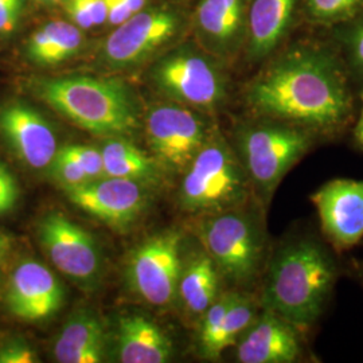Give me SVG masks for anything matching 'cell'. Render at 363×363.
<instances>
[{
    "mask_svg": "<svg viewBox=\"0 0 363 363\" xmlns=\"http://www.w3.org/2000/svg\"><path fill=\"white\" fill-rule=\"evenodd\" d=\"M312 31L298 33L261 65L245 101L253 116L284 121L322 140L350 127L358 94L333 43Z\"/></svg>",
    "mask_w": 363,
    "mask_h": 363,
    "instance_id": "cell-1",
    "label": "cell"
},
{
    "mask_svg": "<svg viewBox=\"0 0 363 363\" xmlns=\"http://www.w3.org/2000/svg\"><path fill=\"white\" fill-rule=\"evenodd\" d=\"M267 272L262 308L298 328H307L322 316L337 277L333 255L312 237L286 241L269 259Z\"/></svg>",
    "mask_w": 363,
    "mask_h": 363,
    "instance_id": "cell-2",
    "label": "cell"
},
{
    "mask_svg": "<svg viewBox=\"0 0 363 363\" xmlns=\"http://www.w3.org/2000/svg\"><path fill=\"white\" fill-rule=\"evenodd\" d=\"M40 99L78 127L101 136H124L139 128L130 91L116 79L67 76L45 79Z\"/></svg>",
    "mask_w": 363,
    "mask_h": 363,
    "instance_id": "cell-3",
    "label": "cell"
},
{
    "mask_svg": "<svg viewBox=\"0 0 363 363\" xmlns=\"http://www.w3.org/2000/svg\"><path fill=\"white\" fill-rule=\"evenodd\" d=\"M320 139L310 130L268 117L253 116L235 130V154L264 206L286 174Z\"/></svg>",
    "mask_w": 363,
    "mask_h": 363,
    "instance_id": "cell-4",
    "label": "cell"
},
{
    "mask_svg": "<svg viewBox=\"0 0 363 363\" xmlns=\"http://www.w3.org/2000/svg\"><path fill=\"white\" fill-rule=\"evenodd\" d=\"M250 187L245 169L232 145L213 130L184 171L182 206L206 214L241 208L247 202Z\"/></svg>",
    "mask_w": 363,
    "mask_h": 363,
    "instance_id": "cell-5",
    "label": "cell"
},
{
    "mask_svg": "<svg viewBox=\"0 0 363 363\" xmlns=\"http://www.w3.org/2000/svg\"><path fill=\"white\" fill-rule=\"evenodd\" d=\"M201 238L220 274L234 286H247L257 279L267 240L256 216L240 208L210 214L201 225Z\"/></svg>",
    "mask_w": 363,
    "mask_h": 363,
    "instance_id": "cell-6",
    "label": "cell"
},
{
    "mask_svg": "<svg viewBox=\"0 0 363 363\" xmlns=\"http://www.w3.org/2000/svg\"><path fill=\"white\" fill-rule=\"evenodd\" d=\"M157 85L182 104L213 112L226 103L228 78L218 58L196 49L174 52L156 67Z\"/></svg>",
    "mask_w": 363,
    "mask_h": 363,
    "instance_id": "cell-7",
    "label": "cell"
},
{
    "mask_svg": "<svg viewBox=\"0 0 363 363\" xmlns=\"http://www.w3.org/2000/svg\"><path fill=\"white\" fill-rule=\"evenodd\" d=\"M38 237L45 253L60 272L85 288L97 284L101 255L89 232L65 214L52 211L39 222Z\"/></svg>",
    "mask_w": 363,
    "mask_h": 363,
    "instance_id": "cell-8",
    "label": "cell"
},
{
    "mask_svg": "<svg viewBox=\"0 0 363 363\" xmlns=\"http://www.w3.org/2000/svg\"><path fill=\"white\" fill-rule=\"evenodd\" d=\"M181 244L178 232H164L147 240L132 253L128 281L147 303L163 307L177 296L183 271Z\"/></svg>",
    "mask_w": 363,
    "mask_h": 363,
    "instance_id": "cell-9",
    "label": "cell"
},
{
    "mask_svg": "<svg viewBox=\"0 0 363 363\" xmlns=\"http://www.w3.org/2000/svg\"><path fill=\"white\" fill-rule=\"evenodd\" d=\"M213 130L199 113L181 105L156 106L147 118L152 151L175 171H186Z\"/></svg>",
    "mask_w": 363,
    "mask_h": 363,
    "instance_id": "cell-10",
    "label": "cell"
},
{
    "mask_svg": "<svg viewBox=\"0 0 363 363\" xmlns=\"http://www.w3.org/2000/svg\"><path fill=\"white\" fill-rule=\"evenodd\" d=\"M322 232L337 250L355 247L363 238V181L333 179L311 195Z\"/></svg>",
    "mask_w": 363,
    "mask_h": 363,
    "instance_id": "cell-11",
    "label": "cell"
},
{
    "mask_svg": "<svg viewBox=\"0 0 363 363\" xmlns=\"http://www.w3.org/2000/svg\"><path fill=\"white\" fill-rule=\"evenodd\" d=\"M303 25L301 0H249L244 52L262 65L298 34Z\"/></svg>",
    "mask_w": 363,
    "mask_h": 363,
    "instance_id": "cell-12",
    "label": "cell"
},
{
    "mask_svg": "<svg viewBox=\"0 0 363 363\" xmlns=\"http://www.w3.org/2000/svg\"><path fill=\"white\" fill-rule=\"evenodd\" d=\"M76 206L115 228H125L143 211L145 194L140 182L103 177L66 189Z\"/></svg>",
    "mask_w": 363,
    "mask_h": 363,
    "instance_id": "cell-13",
    "label": "cell"
},
{
    "mask_svg": "<svg viewBox=\"0 0 363 363\" xmlns=\"http://www.w3.org/2000/svg\"><path fill=\"white\" fill-rule=\"evenodd\" d=\"M179 25V18L171 11L133 13L105 40V58L112 65L136 64L172 38Z\"/></svg>",
    "mask_w": 363,
    "mask_h": 363,
    "instance_id": "cell-14",
    "label": "cell"
},
{
    "mask_svg": "<svg viewBox=\"0 0 363 363\" xmlns=\"http://www.w3.org/2000/svg\"><path fill=\"white\" fill-rule=\"evenodd\" d=\"M64 288L54 273L43 264L26 259L10 277L7 304L19 319L37 322L52 316L62 307Z\"/></svg>",
    "mask_w": 363,
    "mask_h": 363,
    "instance_id": "cell-15",
    "label": "cell"
},
{
    "mask_svg": "<svg viewBox=\"0 0 363 363\" xmlns=\"http://www.w3.org/2000/svg\"><path fill=\"white\" fill-rule=\"evenodd\" d=\"M253 298L238 292H225L202 313L199 327V352L206 359H217L259 316Z\"/></svg>",
    "mask_w": 363,
    "mask_h": 363,
    "instance_id": "cell-16",
    "label": "cell"
},
{
    "mask_svg": "<svg viewBox=\"0 0 363 363\" xmlns=\"http://www.w3.org/2000/svg\"><path fill=\"white\" fill-rule=\"evenodd\" d=\"M296 325L276 312L264 308L237 342V361L241 363H294L303 355Z\"/></svg>",
    "mask_w": 363,
    "mask_h": 363,
    "instance_id": "cell-17",
    "label": "cell"
},
{
    "mask_svg": "<svg viewBox=\"0 0 363 363\" xmlns=\"http://www.w3.org/2000/svg\"><path fill=\"white\" fill-rule=\"evenodd\" d=\"M249 0H199L195 30L206 52L217 58L233 57L244 49Z\"/></svg>",
    "mask_w": 363,
    "mask_h": 363,
    "instance_id": "cell-18",
    "label": "cell"
},
{
    "mask_svg": "<svg viewBox=\"0 0 363 363\" xmlns=\"http://www.w3.org/2000/svg\"><path fill=\"white\" fill-rule=\"evenodd\" d=\"M0 130L19 159L31 169L50 167L57 139L50 124L28 105L13 103L0 111Z\"/></svg>",
    "mask_w": 363,
    "mask_h": 363,
    "instance_id": "cell-19",
    "label": "cell"
},
{
    "mask_svg": "<svg viewBox=\"0 0 363 363\" xmlns=\"http://www.w3.org/2000/svg\"><path fill=\"white\" fill-rule=\"evenodd\" d=\"M117 352L123 363H164L172 355V343L150 319L123 316L118 322Z\"/></svg>",
    "mask_w": 363,
    "mask_h": 363,
    "instance_id": "cell-20",
    "label": "cell"
},
{
    "mask_svg": "<svg viewBox=\"0 0 363 363\" xmlns=\"http://www.w3.org/2000/svg\"><path fill=\"white\" fill-rule=\"evenodd\" d=\"M104 351V325L89 311L74 313L54 343V357L61 363L101 362Z\"/></svg>",
    "mask_w": 363,
    "mask_h": 363,
    "instance_id": "cell-21",
    "label": "cell"
},
{
    "mask_svg": "<svg viewBox=\"0 0 363 363\" xmlns=\"http://www.w3.org/2000/svg\"><path fill=\"white\" fill-rule=\"evenodd\" d=\"M81 28L65 21H52L37 30L27 43L28 58L38 65L61 64L81 49Z\"/></svg>",
    "mask_w": 363,
    "mask_h": 363,
    "instance_id": "cell-22",
    "label": "cell"
},
{
    "mask_svg": "<svg viewBox=\"0 0 363 363\" xmlns=\"http://www.w3.org/2000/svg\"><path fill=\"white\" fill-rule=\"evenodd\" d=\"M220 271L208 252L196 255L183 268L178 295L187 311L201 315L220 296Z\"/></svg>",
    "mask_w": 363,
    "mask_h": 363,
    "instance_id": "cell-23",
    "label": "cell"
},
{
    "mask_svg": "<svg viewBox=\"0 0 363 363\" xmlns=\"http://www.w3.org/2000/svg\"><path fill=\"white\" fill-rule=\"evenodd\" d=\"M320 33L335 48L359 96L363 91V9L350 19Z\"/></svg>",
    "mask_w": 363,
    "mask_h": 363,
    "instance_id": "cell-24",
    "label": "cell"
},
{
    "mask_svg": "<svg viewBox=\"0 0 363 363\" xmlns=\"http://www.w3.org/2000/svg\"><path fill=\"white\" fill-rule=\"evenodd\" d=\"M105 177L144 182L154 178L155 163L152 159L123 139H113L101 150Z\"/></svg>",
    "mask_w": 363,
    "mask_h": 363,
    "instance_id": "cell-25",
    "label": "cell"
},
{
    "mask_svg": "<svg viewBox=\"0 0 363 363\" xmlns=\"http://www.w3.org/2000/svg\"><path fill=\"white\" fill-rule=\"evenodd\" d=\"M363 9V0H301L303 25L323 31L352 18Z\"/></svg>",
    "mask_w": 363,
    "mask_h": 363,
    "instance_id": "cell-26",
    "label": "cell"
},
{
    "mask_svg": "<svg viewBox=\"0 0 363 363\" xmlns=\"http://www.w3.org/2000/svg\"><path fill=\"white\" fill-rule=\"evenodd\" d=\"M66 13L79 28L101 26L108 22L105 0H66Z\"/></svg>",
    "mask_w": 363,
    "mask_h": 363,
    "instance_id": "cell-27",
    "label": "cell"
},
{
    "mask_svg": "<svg viewBox=\"0 0 363 363\" xmlns=\"http://www.w3.org/2000/svg\"><path fill=\"white\" fill-rule=\"evenodd\" d=\"M58 151L62 155L73 159L86 172L91 181L105 177L101 151L86 145H66Z\"/></svg>",
    "mask_w": 363,
    "mask_h": 363,
    "instance_id": "cell-28",
    "label": "cell"
},
{
    "mask_svg": "<svg viewBox=\"0 0 363 363\" xmlns=\"http://www.w3.org/2000/svg\"><path fill=\"white\" fill-rule=\"evenodd\" d=\"M50 169H52V178L65 190L82 186L91 181V178L86 175V172L81 169L73 159L62 155L60 151H57V155L50 164Z\"/></svg>",
    "mask_w": 363,
    "mask_h": 363,
    "instance_id": "cell-29",
    "label": "cell"
},
{
    "mask_svg": "<svg viewBox=\"0 0 363 363\" xmlns=\"http://www.w3.org/2000/svg\"><path fill=\"white\" fill-rule=\"evenodd\" d=\"M25 0H0V35L13 34L19 26Z\"/></svg>",
    "mask_w": 363,
    "mask_h": 363,
    "instance_id": "cell-30",
    "label": "cell"
},
{
    "mask_svg": "<svg viewBox=\"0 0 363 363\" xmlns=\"http://www.w3.org/2000/svg\"><path fill=\"white\" fill-rule=\"evenodd\" d=\"M19 198V187L13 172L0 163V214L10 211Z\"/></svg>",
    "mask_w": 363,
    "mask_h": 363,
    "instance_id": "cell-31",
    "label": "cell"
},
{
    "mask_svg": "<svg viewBox=\"0 0 363 363\" xmlns=\"http://www.w3.org/2000/svg\"><path fill=\"white\" fill-rule=\"evenodd\" d=\"M37 355L26 345L13 343L0 349V363H34Z\"/></svg>",
    "mask_w": 363,
    "mask_h": 363,
    "instance_id": "cell-32",
    "label": "cell"
},
{
    "mask_svg": "<svg viewBox=\"0 0 363 363\" xmlns=\"http://www.w3.org/2000/svg\"><path fill=\"white\" fill-rule=\"evenodd\" d=\"M105 4L108 11V22L113 26L124 23L133 15L124 0H105Z\"/></svg>",
    "mask_w": 363,
    "mask_h": 363,
    "instance_id": "cell-33",
    "label": "cell"
},
{
    "mask_svg": "<svg viewBox=\"0 0 363 363\" xmlns=\"http://www.w3.org/2000/svg\"><path fill=\"white\" fill-rule=\"evenodd\" d=\"M362 100V105L359 108V112L355 115V124L352 128V136H354V142L355 144L363 150V91L358 96Z\"/></svg>",
    "mask_w": 363,
    "mask_h": 363,
    "instance_id": "cell-34",
    "label": "cell"
},
{
    "mask_svg": "<svg viewBox=\"0 0 363 363\" xmlns=\"http://www.w3.org/2000/svg\"><path fill=\"white\" fill-rule=\"evenodd\" d=\"M11 245H13L11 237L0 232V259H3L11 250Z\"/></svg>",
    "mask_w": 363,
    "mask_h": 363,
    "instance_id": "cell-35",
    "label": "cell"
},
{
    "mask_svg": "<svg viewBox=\"0 0 363 363\" xmlns=\"http://www.w3.org/2000/svg\"><path fill=\"white\" fill-rule=\"evenodd\" d=\"M124 1L127 3V6H128V9L132 11V13L142 11L144 6H145V3H147V0H124Z\"/></svg>",
    "mask_w": 363,
    "mask_h": 363,
    "instance_id": "cell-36",
    "label": "cell"
},
{
    "mask_svg": "<svg viewBox=\"0 0 363 363\" xmlns=\"http://www.w3.org/2000/svg\"><path fill=\"white\" fill-rule=\"evenodd\" d=\"M38 1L46 3V4H54V3H58V1H61V0H38Z\"/></svg>",
    "mask_w": 363,
    "mask_h": 363,
    "instance_id": "cell-37",
    "label": "cell"
}]
</instances>
